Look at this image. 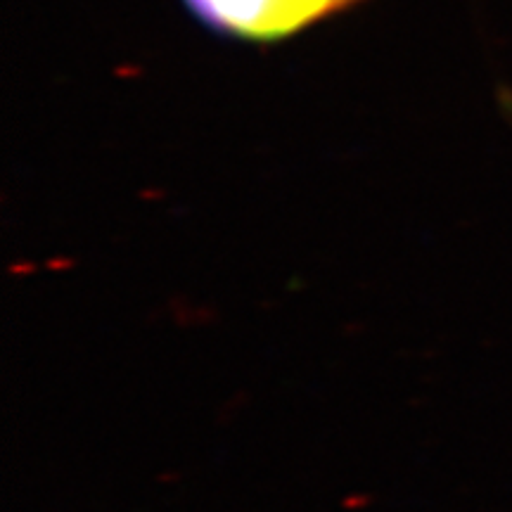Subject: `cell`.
Wrapping results in <instances>:
<instances>
[{"instance_id": "cell-1", "label": "cell", "mask_w": 512, "mask_h": 512, "mask_svg": "<svg viewBox=\"0 0 512 512\" xmlns=\"http://www.w3.org/2000/svg\"><path fill=\"white\" fill-rule=\"evenodd\" d=\"M188 15L214 36L249 46L290 41L366 0H181Z\"/></svg>"}]
</instances>
